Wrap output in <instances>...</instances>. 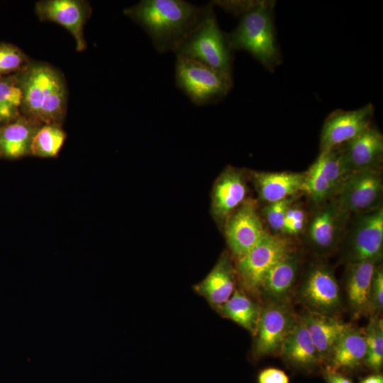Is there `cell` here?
<instances>
[{"mask_svg":"<svg viewBox=\"0 0 383 383\" xmlns=\"http://www.w3.org/2000/svg\"><path fill=\"white\" fill-rule=\"evenodd\" d=\"M342 256L347 264L377 262L383 250V209L356 214L343 240Z\"/></svg>","mask_w":383,"mask_h":383,"instance_id":"cell-7","label":"cell"},{"mask_svg":"<svg viewBox=\"0 0 383 383\" xmlns=\"http://www.w3.org/2000/svg\"><path fill=\"white\" fill-rule=\"evenodd\" d=\"M365 331L353 326L331 350L326 360L327 369L335 372L355 369L365 362Z\"/></svg>","mask_w":383,"mask_h":383,"instance_id":"cell-23","label":"cell"},{"mask_svg":"<svg viewBox=\"0 0 383 383\" xmlns=\"http://www.w3.org/2000/svg\"><path fill=\"white\" fill-rule=\"evenodd\" d=\"M21 115L0 126V157L18 159L30 155L33 138L42 126Z\"/></svg>","mask_w":383,"mask_h":383,"instance_id":"cell-22","label":"cell"},{"mask_svg":"<svg viewBox=\"0 0 383 383\" xmlns=\"http://www.w3.org/2000/svg\"><path fill=\"white\" fill-rule=\"evenodd\" d=\"M382 192L380 168H374L352 173L335 199L344 211L356 215L379 208Z\"/></svg>","mask_w":383,"mask_h":383,"instance_id":"cell-11","label":"cell"},{"mask_svg":"<svg viewBox=\"0 0 383 383\" xmlns=\"http://www.w3.org/2000/svg\"><path fill=\"white\" fill-rule=\"evenodd\" d=\"M371 304L372 315L377 316L383 309V270L376 266L371 283Z\"/></svg>","mask_w":383,"mask_h":383,"instance_id":"cell-33","label":"cell"},{"mask_svg":"<svg viewBox=\"0 0 383 383\" xmlns=\"http://www.w3.org/2000/svg\"><path fill=\"white\" fill-rule=\"evenodd\" d=\"M313 165L335 189L337 194L350 175L343 161L341 145L321 152Z\"/></svg>","mask_w":383,"mask_h":383,"instance_id":"cell-26","label":"cell"},{"mask_svg":"<svg viewBox=\"0 0 383 383\" xmlns=\"http://www.w3.org/2000/svg\"><path fill=\"white\" fill-rule=\"evenodd\" d=\"M236 276L231 258L224 252L207 276L194 286V290L216 309L232 296L235 289Z\"/></svg>","mask_w":383,"mask_h":383,"instance_id":"cell-19","label":"cell"},{"mask_svg":"<svg viewBox=\"0 0 383 383\" xmlns=\"http://www.w3.org/2000/svg\"><path fill=\"white\" fill-rule=\"evenodd\" d=\"M215 310L221 316L235 322L252 335L255 334L262 306L243 291L235 289L230 299Z\"/></svg>","mask_w":383,"mask_h":383,"instance_id":"cell-25","label":"cell"},{"mask_svg":"<svg viewBox=\"0 0 383 383\" xmlns=\"http://www.w3.org/2000/svg\"><path fill=\"white\" fill-rule=\"evenodd\" d=\"M292 197L269 203L262 209V215L270 228L277 234H281L287 211L293 203Z\"/></svg>","mask_w":383,"mask_h":383,"instance_id":"cell-31","label":"cell"},{"mask_svg":"<svg viewBox=\"0 0 383 383\" xmlns=\"http://www.w3.org/2000/svg\"><path fill=\"white\" fill-rule=\"evenodd\" d=\"M343 158L348 172L380 168L383 157V136L372 125L341 145Z\"/></svg>","mask_w":383,"mask_h":383,"instance_id":"cell-15","label":"cell"},{"mask_svg":"<svg viewBox=\"0 0 383 383\" xmlns=\"http://www.w3.org/2000/svg\"><path fill=\"white\" fill-rule=\"evenodd\" d=\"M279 355L296 368L311 369L321 363L310 333L300 316L284 340Z\"/></svg>","mask_w":383,"mask_h":383,"instance_id":"cell-24","label":"cell"},{"mask_svg":"<svg viewBox=\"0 0 383 383\" xmlns=\"http://www.w3.org/2000/svg\"><path fill=\"white\" fill-rule=\"evenodd\" d=\"M299 264V258L294 251L280 259L265 274L258 295L265 302L289 301Z\"/></svg>","mask_w":383,"mask_h":383,"instance_id":"cell-18","label":"cell"},{"mask_svg":"<svg viewBox=\"0 0 383 383\" xmlns=\"http://www.w3.org/2000/svg\"><path fill=\"white\" fill-rule=\"evenodd\" d=\"M265 230L255 203L245 200L225 221V238L236 260L245 257Z\"/></svg>","mask_w":383,"mask_h":383,"instance_id":"cell-12","label":"cell"},{"mask_svg":"<svg viewBox=\"0 0 383 383\" xmlns=\"http://www.w3.org/2000/svg\"><path fill=\"white\" fill-rule=\"evenodd\" d=\"M35 12L41 21L57 23L73 36L77 51L86 48L84 27L91 9L89 2L82 0H43L35 4Z\"/></svg>","mask_w":383,"mask_h":383,"instance_id":"cell-14","label":"cell"},{"mask_svg":"<svg viewBox=\"0 0 383 383\" xmlns=\"http://www.w3.org/2000/svg\"><path fill=\"white\" fill-rule=\"evenodd\" d=\"M299 300L308 311L335 316L342 306V296L333 270L316 264L306 272L297 289Z\"/></svg>","mask_w":383,"mask_h":383,"instance_id":"cell-9","label":"cell"},{"mask_svg":"<svg viewBox=\"0 0 383 383\" xmlns=\"http://www.w3.org/2000/svg\"><path fill=\"white\" fill-rule=\"evenodd\" d=\"M326 383H354L350 379L343 375L339 372L326 369L324 372Z\"/></svg>","mask_w":383,"mask_h":383,"instance_id":"cell-35","label":"cell"},{"mask_svg":"<svg viewBox=\"0 0 383 383\" xmlns=\"http://www.w3.org/2000/svg\"><path fill=\"white\" fill-rule=\"evenodd\" d=\"M246 183L241 170L226 167L216 180L211 198V212L219 222L226 220L245 201Z\"/></svg>","mask_w":383,"mask_h":383,"instance_id":"cell-16","label":"cell"},{"mask_svg":"<svg viewBox=\"0 0 383 383\" xmlns=\"http://www.w3.org/2000/svg\"><path fill=\"white\" fill-rule=\"evenodd\" d=\"M374 113L372 104L353 111L339 109L332 112L325 120L321 130V152L348 142L371 126Z\"/></svg>","mask_w":383,"mask_h":383,"instance_id":"cell-13","label":"cell"},{"mask_svg":"<svg viewBox=\"0 0 383 383\" xmlns=\"http://www.w3.org/2000/svg\"><path fill=\"white\" fill-rule=\"evenodd\" d=\"M377 262L365 261L348 263L345 275V290L353 317L372 315L371 283Z\"/></svg>","mask_w":383,"mask_h":383,"instance_id":"cell-17","label":"cell"},{"mask_svg":"<svg viewBox=\"0 0 383 383\" xmlns=\"http://www.w3.org/2000/svg\"><path fill=\"white\" fill-rule=\"evenodd\" d=\"M206 5L184 0H142L123 11L161 53L175 52L203 18Z\"/></svg>","mask_w":383,"mask_h":383,"instance_id":"cell-1","label":"cell"},{"mask_svg":"<svg viewBox=\"0 0 383 383\" xmlns=\"http://www.w3.org/2000/svg\"><path fill=\"white\" fill-rule=\"evenodd\" d=\"M334 198L321 203L307 225V238L318 254L328 255L340 245L350 218Z\"/></svg>","mask_w":383,"mask_h":383,"instance_id":"cell-10","label":"cell"},{"mask_svg":"<svg viewBox=\"0 0 383 383\" xmlns=\"http://www.w3.org/2000/svg\"><path fill=\"white\" fill-rule=\"evenodd\" d=\"M293 251L292 243L288 237L265 231L254 248L237 260L236 275L244 289L258 295L265 274L277 262Z\"/></svg>","mask_w":383,"mask_h":383,"instance_id":"cell-6","label":"cell"},{"mask_svg":"<svg viewBox=\"0 0 383 383\" xmlns=\"http://www.w3.org/2000/svg\"><path fill=\"white\" fill-rule=\"evenodd\" d=\"M257 383H289L288 375L282 370L275 367L265 368L257 376Z\"/></svg>","mask_w":383,"mask_h":383,"instance_id":"cell-34","label":"cell"},{"mask_svg":"<svg viewBox=\"0 0 383 383\" xmlns=\"http://www.w3.org/2000/svg\"><path fill=\"white\" fill-rule=\"evenodd\" d=\"M297 316L289 301L265 302L262 310L252 346L256 358L279 355L282 345L295 326Z\"/></svg>","mask_w":383,"mask_h":383,"instance_id":"cell-8","label":"cell"},{"mask_svg":"<svg viewBox=\"0 0 383 383\" xmlns=\"http://www.w3.org/2000/svg\"><path fill=\"white\" fill-rule=\"evenodd\" d=\"M22 91L18 74L0 77V126L21 115Z\"/></svg>","mask_w":383,"mask_h":383,"instance_id":"cell-27","label":"cell"},{"mask_svg":"<svg viewBox=\"0 0 383 383\" xmlns=\"http://www.w3.org/2000/svg\"><path fill=\"white\" fill-rule=\"evenodd\" d=\"M359 383H383V375L375 373L363 378Z\"/></svg>","mask_w":383,"mask_h":383,"instance_id":"cell-36","label":"cell"},{"mask_svg":"<svg viewBox=\"0 0 383 383\" xmlns=\"http://www.w3.org/2000/svg\"><path fill=\"white\" fill-rule=\"evenodd\" d=\"M176 86L197 106L215 104L233 87V76L199 62L176 56Z\"/></svg>","mask_w":383,"mask_h":383,"instance_id":"cell-5","label":"cell"},{"mask_svg":"<svg viewBox=\"0 0 383 383\" xmlns=\"http://www.w3.org/2000/svg\"><path fill=\"white\" fill-rule=\"evenodd\" d=\"M269 1H243L238 26L228 34L233 51L249 52L265 68L272 70L280 61L273 24V5Z\"/></svg>","mask_w":383,"mask_h":383,"instance_id":"cell-3","label":"cell"},{"mask_svg":"<svg viewBox=\"0 0 383 383\" xmlns=\"http://www.w3.org/2000/svg\"><path fill=\"white\" fill-rule=\"evenodd\" d=\"M306 221L307 216L304 209L292 203L287 211L280 235L288 237L300 234L306 226Z\"/></svg>","mask_w":383,"mask_h":383,"instance_id":"cell-32","label":"cell"},{"mask_svg":"<svg viewBox=\"0 0 383 383\" xmlns=\"http://www.w3.org/2000/svg\"><path fill=\"white\" fill-rule=\"evenodd\" d=\"M30 63L28 56L18 47L0 43V77L21 73Z\"/></svg>","mask_w":383,"mask_h":383,"instance_id":"cell-30","label":"cell"},{"mask_svg":"<svg viewBox=\"0 0 383 383\" xmlns=\"http://www.w3.org/2000/svg\"><path fill=\"white\" fill-rule=\"evenodd\" d=\"M213 8L212 2L206 4L203 18L174 54L232 74L233 51L228 34L218 24Z\"/></svg>","mask_w":383,"mask_h":383,"instance_id":"cell-4","label":"cell"},{"mask_svg":"<svg viewBox=\"0 0 383 383\" xmlns=\"http://www.w3.org/2000/svg\"><path fill=\"white\" fill-rule=\"evenodd\" d=\"M366 341L365 362L372 371L379 373L383 365V323L376 315L370 316L364 329Z\"/></svg>","mask_w":383,"mask_h":383,"instance_id":"cell-29","label":"cell"},{"mask_svg":"<svg viewBox=\"0 0 383 383\" xmlns=\"http://www.w3.org/2000/svg\"><path fill=\"white\" fill-rule=\"evenodd\" d=\"M300 318L310 333L321 362H326L338 340L353 326L336 316L308 310Z\"/></svg>","mask_w":383,"mask_h":383,"instance_id":"cell-21","label":"cell"},{"mask_svg":"<svg viewBox=\"0 0 383 383\" xmlns=\"http://www.w3.org/2000/svg\"><path fill=\"white\" fill-rule=\"evenodd\" d=\"M65 139L66 133L62 128V126L43 125L33 138L30 155L39 157H56Z\"/></svg>","mask_w":383,"mask_h":383,"instance_id":"cell-28","label":"cell"},{"mask_svg":"<svg viewBox=\"0 0 383 383\" xmlns=\"http://www.w3.org/2000/svg\"><path fill=\"white\" fill-rule=\"evenodd\" d=\"M22 91L21 115L40 125L62 126L67 106L64 76L44 62L30 63L18 74Z\"/></svg>","mask_w":383,"mask_h":383,"instance_id":"cell-2","label":"cell"},{"mask_svg":"<svg viewBox=\"0 0 383 383\" xmlns=\"http://www.w3.org/2000/svg\"><path fill=\"white\" fill-rule=\"evenodd\" d=\"M252 179L260 199L269 204L303 192L304 173L253 172Z\"/></svg>","mask_w":383,"mask_h":383,"instance_id":"cell-20","label":"cell"}]
</instances>
